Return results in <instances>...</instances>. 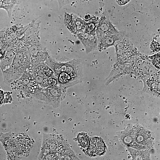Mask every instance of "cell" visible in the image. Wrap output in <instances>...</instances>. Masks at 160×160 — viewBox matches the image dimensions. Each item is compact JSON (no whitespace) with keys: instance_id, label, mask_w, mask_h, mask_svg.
<instances>
[{"instance_id":"603a6c76","label":"cell","mask_w":160,"mask_h":160,"mask_svg":"<svg viewBox=\"0 0 160 160\" xmlns=\"http://www.w3.org/2000/svg\"><path fill=\"white\" fill-rule=\"evenodd\" d=\"M11 97L9 92H4V96L3 100V103H7L10 101L11 100Z\"/></svg>"},{"instance_id":"52a82bcc","label":"cell","mask_w":160,"mask_h":160,"mask_svg":"<svg viewBox=\"0 0 160 160\" xmlns=\"http://www.w3.org/2000/svg\"><path fill=\"white\" fill-rule=\"evenodd\" d=\"M10 86L14 89L22 90L33 96L41 88L34 79L31 68L26 71Z\"/></svg>"},{"instance_id":"ffe728a7","label":"cell","mask_w":160,"mask_h":160,"mask_svg":"<svg viewBox=\"0 0 160 160\" xmlns=\"http://www.w3.org/2000/svg\"><path fill=\"white\" fill-rule=\"evenodd\" d=\"M40 156L41 159L59 160V157L55 153L44 149H42Z\"/></svg>"},{"instance_id":"2e32d148","label":"cell","mask_w":160,"mask_h":160,"mask_svg":"<svg viewBox=\"0 0 160 160\" xmlns=\"http://www.w3.org/2000/svg\"><path fill=\"white\" fill-rule=\"evenodd\" d=\"M20 48L15 47L6 50L0 48V68L2 72L9 67L16 53Z\"/></svg>"},{"instance_id":"3957f363","label":"cell","mask_w":160,"mask_h":160,"mask_svg":"<svg viewBox=\"0 0 160 160\" xmlns=\"http://www.w3.org/2000/svg\"><path fill=\"white\" fill-rule=\"evenodd\" d=\"M67 89L59 84L40 88L33 95L55 108L58 107L66 96Z\"/></svg>"},{"instance_id":"6da1fadb","label":"cell","mask_w":160,"mask_h":160,"mask_svg":"<svg viewBox=\"0 0 160 160\" xmlns=\"http://www.w3.org/2000/svg\"><path fill=\"white\" fill-rule=\"evenodd\" d=\"M31 68V60L28 49L20 48L16 53L9 67L2 71L4 82L10 86L12 82Z\"/></svg>"},{"instance_id":"d4e9b609","label":"cell","mask_w":160,"mask_h":160,"mask_svg":"<svg viewBox=\"0 0 160 160\" xmlns=\"http://www.w3.org/2000/svg\"><path fill=\"white\" fill-rule=\"evenodd\" d=\"M4 96V91L0 89V105L3 103V100Z\"/></svg>"},{"instance_id":"d6986e66","label":"cell","mask_w":160,"mask_h":160,"mask_svg":"<svg viewBox=\"0 0 160 160\" xmlns=\"http://www.w3.org/2000/svg\"><path fill=\"white\" fill-rule=\"evenodd\" d=\"M90 138L85 132L79 133L77 136V140L79 145L82 149L86 148L89 146Z\"/></svg>"},{"instance_id":"5bb4252c","label":"cell","mask_w":160,"mask_h":160,"mask_svg":"<svg viewBox=\"0 0 160 160\" xmlns=\"http://www.w3.org/2000/svg\"><path fill=\"white\" fill-rule=\"evenodd\" d=\"M105 150L106 145L103 140L97 137L90 138L88 146L82 150L86 155L90 157L103 155Z\"/></svg>"},{"instance_id":"44dd1931","label":"cell","mask_w":160,"mask_h":160,"mask_svg":"<svg viewBox=\"0 0 160 160\" xmlns=\"http://www.w3.org/2000/svg\"><path fill=\"white\" fill-rule=\"evenodd\" d=\"M152 61L153 65L157 68H160V54L157 53L152 56L148 57Z\"/></svg>"},{"instance_id":"ac0fdd59","label":"cell","mask_w":160,"mask_h":160,"mask_svg":"<svg viewBox=\"0 0 160 160\" xmlns=\"http://www.w3.org/2000/svg\"><path fill=\"white\" fill-rule=\"evenodd\" d=\"M15 5L12 0H0V9H4L9 17L12 16V11Z\"/></svg>"},{"instance_id":"9c48e42d","label":"cell","mask_w":160,"mask_h":160,"mask_svg":"<svg viewBox=\"0 0 160 160\" xmlns=\"http://www.w3.org/2000/svg\"><path fill=\"white\" fill-rule=\"evenodd\" d=\"M31 59V68L38 64L44 62L49 56L46 47L40 41L36 43L27 48Z\"/></svg>"},{"instance_id":"4fadbf2b","label":"cell","mask_w":160,"mask_h":160,"mask_svg":"<svg viewBox=\"0 0 160 160\" xmlns=\"http://www.w3.org/2000/svg\"><path fill=\"white\" fill-rule=\"evenodd\" d=\"M83 63L81 60L74 58L67 61L65 71L74 80L80 82L83 76Z\"/></svg>"},{"instance_id":"7c38bea8","label":"cell","mask_w":160,"mask_h":160,"mask_svg":"<svg viewBox=\"0 0 160 160\" xmlns=\"http://www.w3.org/2000/svg\"><path fill=\"white\" fill-rule=\"evenodd\" d=\"M84 46L87 54L93 52L97 49L98 39L96 31L89 32L85 29L76 34Z\"/></svg>"},{"instance_id":"ba28073f","label":"cell","mask_w":160,"mask_h":160,"mask_svg":"<svg viewBox=\"0 0 160 160\" xmlns=\"http://www.w3.org/2000/svg\"><path fill=\"white\" fill-rule=\"evenodd\" d=\"M40 22L37 19L33 20L29 27L19 40L20 48H27L40 41L39 37Z\"/></svg>"},{"instance_id":"484cf974","label":"cell","mask_w":160,"mask_h":160,"mask_svg":"<svg viewBox=\"0 0 160 160\" xmlns=\"http://www.w3.org/2000/svg\"><path fill=\"white\" fill-rule=\"evenodd\" d=\"M15 5L21 3L22 0H12Z\"/></svg>"},{"instance_id":"9a60e30c","label":"cell","mask_w":160,"mask_h":160,"mask_svg":"<svg viewBox=\"0 0 160 160\" xmlns=\"http://www.w3.org/2000/svg\"><path fill=\"white\" fill-rule=\"evenodd\" d=\"M125 34L126 32L122 31H119L116 34L103 36L97 37V49L101 52L110 47L114 46L116 42L122 38Z\"/></svg>"},{"instance_id":"7a4b0ae2","label":"cell","mask_w":160,"mask_h":160,"mask_svg":"<svg viewBox=\"0 0 160 160\" xmlns=\"http://www.w3.org/2000/svg\"><path fill=\"white\" fill-rule=\"evenodd\" d=\"M31 23L23 25L15 24L0 30V48L3 50L18 47V40L29 27Z\"/></svg>"},{"instance_id":"8fae6325","label":"cell","mask_w":160,"mask_h":160,"mask_svg":"<svg viewBox=\"0 0 160 160\" xmlns=\"http://www.w3.org/2000/svg\"><path fill=\"white\" fill-rule=\"evenodd\" d=\"M119 32L110 21L108 13L106 12L103 13L96 27V33L97 37L116 34Z\"/></svg>"},{"instance_id":"30bf717a","label":"cell","mask_w":160,"mask_h":160,"mask_svg":"<svg viewBox=\"0 0 160 160\" xmlns=\"http://www.w3.org/2000/svg\"><path fill=\"white\" fill-rule=\"evenodd\" d=\"M132 146L138 149L149 148L152 144L149 133L142 129H135L132 133Z\"/></svg>"},{"instance_id":"277c9868","label":"cell","mask_w":160,"mask_h":160,"mask_svg":"<svg viewBox=\"0 0 160 160\" xmlns=\"http://www.w3.org/2000/svg\"><path fill=\"white\" fill-rule=\"evenodd\" d=\"M114 47L117 64L128 63L140 54L126 34L116 42Z\"/></svg>"},{"instance_id":"5b68a950","label":"cell","mask_w":160,"mask_h":160,"mask_svg":"<svg viewBox=\"0 0 160 160\" xmlns=\"http://www.w3.org/2000/svg\"><path fill=\"white\" fill-rule=\"evenodd\" d=\"M42 149L55 153L59 160H63L66 153L71 149L64 138L51 134L43 135Z\"/></svg>"},{"instance_id":"7402d4cb","label":"cell","mask_w":160,"mask_h":160,"mask_svg":"<svg viewBox=\"0 0 160 160\" xmlns=\"http://www.w3.org/2000/svg\"><path fill=\"white\" fill-rule=\"evenodd\" d=\"M56 1L58 2L60 9L64 6L69 4L70 0H51L50 2Z\"/></svg>"},{"instance_id":"cb8c5ba5","label":"cell","mask_w":160,"mask_h":160,"mask_svg":"<svg viewBox=\"0 0 160 160\" xmlns=\"http://www.w3.org/2000/svg\"><path fill=\"white\" fill-rule=\"evenodd\" d=\"M117 3L119 5H125L128 3L130 0H116Z\"/></svg>"},{"instance_id":"8992f818","label":"cell","mask_w":160,"mask_h":160,"mask_svg":"<svg viewBox=\"0 0 160 160\" xmlns=\"http://www.w3.org/2000/svg\"><path fill=\"white\" fill-rule=\"evenodd\" d=\"M31 69L34 79L40 87L54 86L58 84L53 71L44 62L38 64Z\"/></svg>"},{"instance_id":"e0dca14e","label":"cell","mask_w":160,"mask_h":160,"mask_svg":"<svg viewBox=\"0 0 160 160\" xmlns=\"http://www.w3.org/2000/svg\"><path fill=\"white\" fill-rule=\"evenodd\" d=\"M73 25L75 31V34L83 31L87 23L78 15L72 13Z\"/></svg>"}]
</instances>
